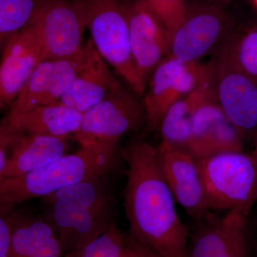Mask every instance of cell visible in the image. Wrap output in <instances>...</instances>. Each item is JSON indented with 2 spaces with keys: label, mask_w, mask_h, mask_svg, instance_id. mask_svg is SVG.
I'll return each mask as SVG.
<instances>
[{
  "label": "cell",
  "mask_w": 257,
  "mask_h": 257,
  "mask_svg": "<svg viewBox=\"0 0 257 257\" xmlns=\"http://www.w3.org/2000/svg\"><path fill=\"white\" fill-rule=\"evenodd\" d=\"M11 257H62L64 251L48 219L14 213Z\"/></svg>",
  "instance_id": "44dd1931"
},
{
  "label": "cell",
  "mask_w": 257,
  "mask_h": 257,
  "mask_svg": "<svg viewBox=\"0 0 257 257\" xmlns=\"http://www.w3.org/2000/svg\"><path fill=\"white\" fill-rule=\"evenodd\" d=\"M31 24L41 40L45 60L68 58L84 48L87 28L82 0H42Z\"/></svg>",
  "instance_id": "9c48e42d"
},
{
  "label": "cell",
  "mask_w": 257,
  "mask_h": 257,
  "mask_svg": "<svg viewBox=\"0 0 257 257\" xmlns=\"http://www.w3.org/2000/svg\"><path fill=\"white\" fill-rule=\"evenodd\" d=\"M248 216L238 211L213 213L197 220L190 232L188 257H249Z\"/></svg>",
  "instance_id": "4fadbf2b"
},
{
  "label": "cell",
  "mask_w": 257,
  "mask_h": 257,
  "mask_svg": "<svg viewBox=\"0 0 257 257\" xmlns=\"http://www.w3.org/2000/svg\"><path fill=\"white\" fill-rule=\"evenodd\" d=\"M45 60L35 25L13 37L5 47L0 66V106L11 105L39 64Z\"/></svg>",
  "instance_id": "9a60e30c"
},
{
  "label": "cell",
  "mask_w": 257,
  "mask_h": 257,
  "mask_svg": "<svg viewBox=\"0 0 257 257\" xmlns=\"http://www.w3.org/2000/svg\"><path fill=\"white\" fill-rule=\"evenodd\" d=\"M211 96L216 98L212 71L205 82L175 102L165 113L158 130L161 135L159 147L191 154L194 111L201 101Z\"/></svg>",
  "instance_id": "ffe728a7"
},
{
  "label": "cell",
  "mask_w": 257,
  "mask_h": 257,
  "mask_svg": "<svg viewBox=\"0 0 257 257\" xmlns=\"http://www.w3.org/2000/svg\"><path fill=\"white\" fill-rule=\"evenodd\" d=\"M90 39L89 55L60 102L84 113L121 86Z\"/></svg>",
  "instance_id": "d6986e66"
},
{
  "label": "cell",
  "mask_w": 257,
  "mask_h": 257,
  "mask_svg": "<svg viewBox=\"0 0 257 257\" xmlns=\"http://www.w3.org/2000/svg\"><path fill=\"white\" fill-rule=\"evenodd\" d=\"M83 113L62 102L32 110L8 113L2 126L12 133L68 139L78 133Z\"/></svg>",
  "instance_id": "ac0fdd59"
},
{
  "label": "cell",
  "mask_w": 257,
  "mask_h": 257,
  "mask_svg": "<svg viewBox=\"0 0 257 257\" xmlns=\"http://www.w3.org/2000/svg\"><path fill=\"white\" fill-rule=\"evenodd\" d=\"M221 1L227 2V1H229V0H221Z\"/></svg>",
  "instance_id": "f1b7e54d"
},
{
  "label": "cell",
  "mask_w": 257,
  "mask_h": 257,
  "mask_svg": "<svg viewBox=\"0 0 257 257\" xmlns=\"http://www.w3.org/2000/svg\"><path fill=\"white\" fill-rule=\"evenodd\" d=\"M90 39L77 55L44 60L11 104L9 112L20 113L60 102L89 55Z\"/></svg>",
  "instance_id": "8fae6325"
},
{
  "label": "cell",
  "mask_w": 257,
  "mask_h": 257,
  "mask_svg": "<svg viewBox=\"0 0 257 257\" xmlns=\"http://www.w3.org/2000/svg\"><path fill=\"white\" fill-rule=\"evenodd\" d=\"M243 140L214 96L199 103L193 116L191 155L196 159L243 151Z\"/></svg>",
  "instance_id": "e0dca14e"
},
{
  "label": "cell",
  "mask_w": 257,
  "mask_h": 257,
  "mask_svg": "<svg viewBox=\"0 0 257 257\" xmlns=\"http://www.w3.org/2000/svg\"><path fill=\"white\" fill-rule=\"evenodd\" d=\"M210 210L248 216L257 201V151L230 152L199 159Z\"/></svg>",
  "instance_id": "277c9868"
},
{
  "label": "cell",
  "mask_w": 257,
  "mask_h": 257,
  "mask_svg": "<svg viewBox=\"0 0 257 257\" xmlns=\"http://www.w3.org/2000/svg\"><path fill=\"white\" fill-rule=\"evenodd\" d=\"M111 175L93 177L44 197L50 206L48 220L64 253L82 248L114 224Z\"/></svg>",
  "instance_id": "7a4b0ae2"
},
{
  "label": "cell",
  "mask_w": 257,
  "mask_h": 257,
  "mask_svg": "<svg viewBox=\"0 0 257 257\" xmlns=\"http://www.w3.org/2000/svg\"><path fill=\"white\" fill-rule=\"evenodd\" d=\"M124 9L134 62L139 77L147 87L154 71L168 54V33L163 22L145 0L125 3Z\"/></svg>",
  "instance_id": "7c38bea8"
},
{
  "label": "cell",
  "mask_w": 257,
  "mask_h": 257,
  "mask_svg": "<svg viewBox=\"0 0 257 257\" xmlns=\"http://www.w3.org/2000/svg\"><path fill=\"white\" fill-rule=\"evenodd\" d=\"M216 100L242 137L256 139L257 82L235 64L224 47L210 62Z\"/></svg>",
  "instance_id": "ba28073f"
},
{
  "label": "cell",
  "mask_w": 257,
  "mask_h": 257,
  "mask_svg": "<svg viewBox=\"0 0 257 257\" xmlns=\"http://www.w3.org/2000/svg\"><path fill=\"white\" fill-rule=\"evenodd\" d=\"M228 25L227 16L217 5L206 3L190 5L171 37L167 56L182 62H198L224 38Z\"/></svg>",
  "instance_id": "30bf717a"
},
{
  "label": "cell",
  "mask_w": 257,
  "mask_h": 257,
  "mask_svg": "<svg viewBox=\"0 0 257 257\" xmlns=\"http://www.w3.org/2000/svg\"><path fill=\"white\" fill-rule=\"evenodd\" d=\"M211 74L210 63L182 62L166 56L150 77L148 89L144 95L143 104L148 130H158L170 106L194 92Z\"/></svg>",
  "instance_id": "52a82bcc"
},
{
  "label": "cell",
  "mask_w": 257,
  "mask_h": 257,
  "mask_svg": "<svg viewBox=\"0 0 257 257\" xmlns=\"http://www.w3.org/2000/svg\"><path fill=\"white\" fill-rule=\"evenodd\" d=\"M161 165L176 202L196 221L211 210L197 159L189 152L158 147Z\"/></svg>",
  "instance_id": "2e32d148"
},
{
  "label": "cell",
  "mask_w": 257,
  "mask_h": 257,
  "mask_svg": "<svg viewBox=\"0 0 257 257\" xmlns=\"http://www.w3.org/2000/svg\"><path fill=\"white\" fill-rule=\"evenodd\" d=\"M253 150H256V151H257V135H256V139H255V146H254V149H253Z\"/></svg>",
  "instance_id": "83f0119b"
},
{
  "label": "cell",
  "mask_w": 257,
  "mask_h": 257,
  "mask_svg": "<svg viewBox=\"0 0 257 257\" xmlns=\"http://www.w3.org/2000/svg\"><path fill=\"white\" fill-rule=\"evenodd\" d=\"M62 257H130L127 235L114 222L95 239L82 248L64 253Z\"/></svg>",
  "instance_id": "603a6c76"
},
{
  "label": "cell",
  "mask_w": 257,
  "mask_h": 257,
  "mask_svg": "<svg viewBox=\"0 0 257 257\" xmlns=\"http://www.w3.org/2000/svg\"><path fill=\"white\" fill-rule=\"evenodd\" d=\"M224 47L235 64L257 82V24L228 40Z\"/></svg>",
  "instance_id": "cb8c5ba5"
},
{
  "label": "cell",
  "mask_w": 257,
  "mask_h": 257,
  "mask_svg": "<svg viewBox=\"0 0 257 257\" xmlns=\"http://www.w3.org/2000/svg\"><path fill=\"white\" fill-rule=\"evenodd\" d=\"M121 156L126 164L124 204L130 234L162 257H188L190 231L176 209L158 148L139 140L125 147Z\"/></svg>",
  "instance_id": "6da1fadb"
},
{
  "label": "cell",
  "mask_w": 257,
  "mask_h": 257,
  "mask_svg": "<svg viewBox=\"0 0 257 257\" xmlns=\"http://www.w3.org/2000/svg\"><path fill=\"white\" fill-rule=\"evenodd\" d=\"M136 96L121 85L83 113L80 128L74 136L81 147H117L123 135L142 126L146 115Z\"/></svg>",
  "instance_id": "8992f818"
},
{
  "label": "cell",
  "mask_w": 257,
  "mask_h": 257,
  "mask_svg": "<svg viewBox=\"0 0 257 257\" xmlns=\"http://www.w3.org/2000/svg\"><path fill=\"white\" fill-rule=\"evenodd\" d=\"M42 0H0V41L5 45L31 24Z\"/></svg>",
  "instance_id": "7402d4cb"
},
{
  "label": "cell",
  "mask_w": 257,
  "mask_h": 257,
  "mask_svg": "<svg viewBox=\"0 0 257 257\" xmlns=\"http://www.w3.org/2000/svg\"><path fill=\"white\" fill-rule=\"evenodd\" d=\"M163 22L168 33L170 45L171 37L183 21L189 5L187 0H145ZM169 50V48H168Z\"/></svg>",
  "instance_id": "d4e9b609"
},
{
  "label": "cell",
  "mask_w": 257,
  "mask_h": 257,
  "mask_svg": "<svg viewBox=\"0 0 257 257\" xmlns=\"http://www.w3.org/2000/svg\"><path fill=\"white\" fill-rule=\"evenodd\" d=\"M117 160L116 146L81 147L26 175L0 180V202L9 206L47 197L83 181L112 173Z\"/></svg>",
  "instance_id": "3957f363"
},
{
  "label": "cell",
  "mask_w": 257,
  "mask_h": 257,
  "mask_svg": "<svg viewBox=\"0 0 257 257\" xmlns=\"http://www.w3.org/2000/svg\"><path fill=\"white\" fill-rule=\"evenodd\" d=\"M13 248V221L11 216L0 218V257H11Z\"/></svg>",
  "instance_id": "484cf974"
},
{
  "label": "cell",
  "mask_w": 257,
  "mask_h": 257,
  "mask_svg": "<svg viewBox=\"0 0 257 257\" xmlns=\"http://www.w3.org/2000/svg\"><path fill=\"white\" fill-rule=\"evenodd\" d=\"M82 3L87 28L99 55L137 96L145 95L147 87L139 77L134 62L124 4L119 0H82Z\"/></svg>",
  "instance_id": "5b68a950"
},
{
  "label": "cell",
  "mask_w": 257,
  "mask_h": 257,
  "mask_svg": "<svg viewBox=\"0 0 257 257\" xmlns=\"http://www.w3.org/2000/svg\"><path fill=\"white\" fill-rule=\"evenodd\" d=\"M67 139L12 133L0 128V180L20 177L67 155Z\"/></svg>",
  "instance_id": "5bb4252c"
},
{
  "label": "cell",
  "mask_w": 257,
  "mask_h": 257,
  "mask_svg": "<svg viewBox=\"0 0 257 257\" xmlns=\"http://www.w3.org/2000/svg\"><path fill=\"white\" fill-rule=\"evenodd\" d=\"M127 246L130 257H162L154 248L127 235Z\"/></svg>",
  "instance_id": "4316f807"
}]
</instances>
